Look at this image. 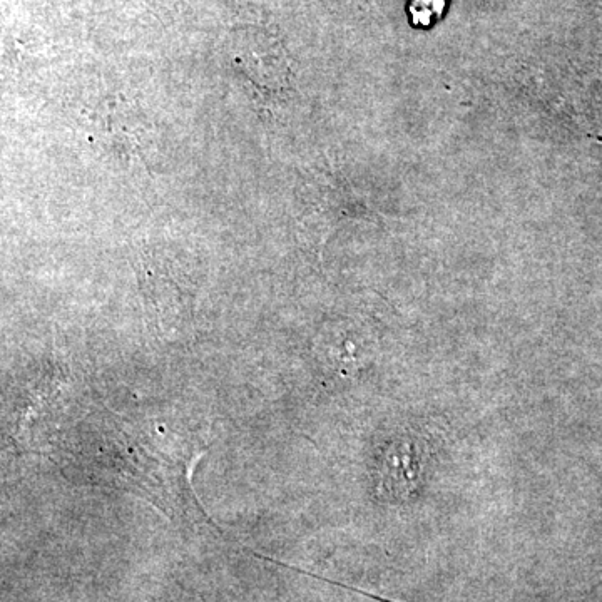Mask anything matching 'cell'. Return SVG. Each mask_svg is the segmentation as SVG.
Returning <instances> with one entry per match:
<instances>
[{
    "mask_svg": "<svg viewBox=\"0 0 602 602\" xmlns=\"http://www.w3.org/2000/svg\"><path fill=\"white\" fill-rule=\"evenodd\" d=\"M445 0H412L409 11L414 26L427 27L444 12Z\"/></svg>",
    "mask_w": 602,
    "mask_h": 602,
    "instance_id": "cell-1",
    "label": "cell"
}]
</instances>
